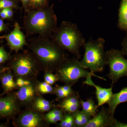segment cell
Wrapping results in <instances>:
<instances>
[{
    "label": "cell",
    "mask_w": 127,
    "mask_h": 127,
    "mask_svg": "<svg viewBox=\"0 0 127 127\" xmlns=\"http://www.w3.org/2000/svg\"><path fill=\"white\" fill-rule=\"evenodd\" d=\"M28 48L34 55L41 70L53 73L68 58L65 51L50 37L39 36L30 39Z\"/></svg>",
    "instance_id": "obj_1"
},
{
    "label": "cell",
    "mask_w": 127,
    "mask_h": 127,
    "mask_svg": "<svg viewBox=\"0 0 127 127\" xmlns=\"http://www.w3.org/2000/svg\"><path fill=\"white\" fill-rule=\"evenodd\" d=\"M57 25V18L52 7L26 11L24 26L28 35L51 38Z\"/></svg>",
    "instance_id": "obj_2"
},
{
    "label": "cell",
    "mask_w": 127,
    "mask_h": 127,
    "mask_svg": "<svg viewBox=\"0 0 127 127\" xmlns=\"http://www.w3.org/2000/svg\"><path fill=\"white\" fill-rule=\"evenodd\" d=\"M51 39L65 51L81 59L80 48L85 42L77 26L70 21L63 22L53 32Z\"/></svg>",
    "instance_id": "obj_3"
},
{
    "label": "cell",
    "mask_w": 127,
    "mask_h": 127,
    "mask_svg": "<svg viewBox=\"0 0 127 127\" xmlns=\"http://www.w3.org/2000/svg\"><path fill=\"white\" fill-rule=\"evenodd\" d=\"M9 67L16 79L18 78L35 81L41 70L36 59L30 50L16 53L11 58Z\"/></svg>",
    "instance_id": "obj_4"
},
{
    "label": "cell",
    "mask_w": 127,
    "mask_h": 127,
    "mask_svg": "<svg viewBox=\"0 0 127 127\" xmlns=\"http://www.w3.org/2000/svg\"><path fill=\"white\" fill-rule=\"evenodd\" d=\"M105 43V40L101 37L95 40L90 38L87 42L84 43V56L79 61L83 68L89 69L94 73L102 71L106 65Z\"/></svg>",
    "instance_id": "obj_5"
},
{
    "label": "cell",
    "mask_w": 127,
    "mask_h": 127,
    "mask_svg": "<svg viewBox=\"0 0 127 127\" xmlns=\"http://www.w3.org/2000/svg\"><path fill=\"white\" fill-rule=\"evenodd\" d=\"M59 81L72 86L80 78L94 76L106 81L104 78L87 70L80 65L79 59L76 57L67 58L59 66L55 71Z\"/></svg>",
    "instance_id": "obj_6"
},
{
    "label": "cell",
    "mask_w": 127,
    "mask_h": 127,
    "mask_svg": "<svg viewBox=\"0 0 127 127\" xmlns=\"http://www.w3.org/2000/svg\"><path fill=\"white\" fill-rule=\"evenodd\" d=\"M123 55L122 51L116 49L106 52V65L109 68L107 76L111 79L112 86L121 78L127 77V59Z\"/></svg>",
    "instance_id": "obj_7"
},
{
    "label": "cell",
    "mask_w": 127,
    "mask_h": 127,
    "mask_svg": "<svg viewBox=\"0 0 127 127\" xmlns=\"http://www.w3.org/2000/svg\"><path fill=\"white\" fill-rule=\"evenodd\" d=\"M14 126L18 127H42L47 123L42 113L30 108L20 112L13 122Z\"/></svg>",
    "instance_id": "obj_8"
},
{
    "label": "cell",
    "mask_w": 127,
    "mask_h": 127,
    "mask_svg": "<svg viewBox=\"0 0 127 127\" xmlns=\"http://www.w3.org/2000/svg\"><path fill=\"white\" fill-rule=\"evenodd\" d=\"M21 106L15 93H9L0 97V117L6 119L14 118L20 113Z\"/></svg>",
    "instance_id": "obj_9"
},
{
    "label": "cell",
    "mask_w": 127,
    "mask_h": 127,
    "mask_svg": "<svg viewBox=\"0 0 127 127\" xmlns=\"http://www.w3.org/2000/svg\"><path fill=\"white\" fill-rule=\"evenodd\" d=\"M1 38L5 39L11 50L16 52L23 50L25 46L27 45L26 36L17 22L15 23L14 29L10 33Z\"/></svg>",
    "instance_id": "obj_10"
},
{
    "label": "cell",
    "mask_w": 127,
    "mask_h": 127,
    "mask_svg": "<svg viewBox=\"0 0 127 127\" xmlns=\"http://www.w3.org/2000/svg\"><path fill=\"white\" fill-rule=\"evenodd\" d=\"M36 81L32 82L28 86L18 88V91L14 93L21 106L30 108L36 96L39 95L36 88Z\"/></svg>",
    "instance_id": "obj_11"
},
{
    "label": "cell",
    "mask_w": 127,
    "mask_h": 127,
    "mask_svg": "<svg viewBox=\"0 0 127 127\" xmlns=\"http://www.w3.org/2000/svg\"><path fill=\"white\" fill-rule=\"evenodd\" d=\"M93 117L84 127H112L116 119L111 115L108 108L103 106Z\"/></svg>",
    "instance_id": "obj_12"
},
{
    "label": "cell",
    "mask_w": 127,
    "mask_h": 127,
    "mask_svg": "<svg viewBox=\"0 0 127 127\" xmlns=\"http://www.w3.org/2000/svg\"><path fill=\"white\" fill-rule=\"evenodd\" d=\"M91 77H89L86 78V80L83 82V83L95 88L96 90L95 94L97 99V106L99 107L109 102L113 94L112 86H111L109 88H103L95 84L93 81Z\"/></svg>",
    "instance_id": "obj_13"
},
{
    "label": "cell",
    "mask_w": 127,
    "mask_h": 127,
    "mask_svg": "<svg viewBox=\"0 0 127 127\" xmlns=\"http://www.w3.org/2000/svg\"><path fill=\"white\" fill-rule=\"evenodd\" d=\"M14 77L11 70L9 67H5L0 76V80L3 89V93L1 96L9 93L14 89H18Z\"/></svg>",
    "instance_id": "obj_14"
},
{
    "label": "cell",
    "mask_w": 127,
    "mask_h": 127,
    "mask_svg": "<svg viewBox=\"0 0 127 127\" xmlns=\"http://www.w3.org/2000/svg\"><path fill=\"white\" fill-rule=\"evenodd\" d=\"M127 102V87L122 89L118 93L113 94L108 104L111 115L114 116L115 111L119 104Z\"/></svg>",
    "instance_id": "obj_15"
},
{
    "label": "cell",
    "mask_w": 127,
    "mask_h": 127,
    "mask_svg": "<svg viewBox=\"0 0 127 127\" xmlns=\"http://www.w3.org/2000/svg\"><path fill=\"white\" fill-rule=\"evenodd\" d=\"M81 104L83 112L93 117L98 112V107L92 98H88L86 101H83L81 99Z\"/></svg>",
    "instance_id": "obj_16"
},
{
    "label": "cell",
    "mask_w": 127,
    "mask_h": 127,
    "mask_svg": "<svg viewBox=\"0 0 127 127\" xmlns=\"http://www.w3.org/2000/svg\"><path fill=\"white\" fill-rule=\"evenodd\" d=\"M118 25L122 30H127V0H122L119 14Z\"/></svg>",
    "instance_id": "obj_17"
},
{
    "label": "cell",
    "mask_w": 127,
    "mask_h": 127,
    "mask_svg": "<svg viewBox=\"0 0 127 127\" xmlns=\"http://www.w3.org/2000/svg\"><path fill=\"white\" fill-rule=\"evenodd\" d=\"M81 102V98L79 97V94L75 92V93L72 94L63 100L60 101L59 104L57 105L59 108L68 106L71 104H77Z\"/></svg>",
    "instance_id": "obj_18"
},
{
    "label": "cell",
    "mask_w": 127,
    "mask_h": 127,
    "mask_svg": "<svg viewBox=\"0 0 127 127\" xmlns=\"http://www.w3.org/2000/svg\"><path fill=\"white\" fill-rule=\"evenodd\" d=\"M35 86L37 92L39 95L47 94H53L54 87L46 82H40L36 81H35Z\"/></svg>",
    "instance_id": "obj_19"
},
{
    "label": "cell",
    "mask_w": 127,
    "mask_h": 127,
    "mask_svg": "<svg viewBox=\"0 0 127 127\" xmlns=\"http://www.w3.org/2000/svg\"><path fill=\"white\" fill-rule=\"evenodd\" d=\"M48 6L47 0H30L27 10H36Z\"/></svg>",
    "instance_id": "obj_20"
},
{
    "label": "cell",
    "mask_w": 127,
    "mask_h": 127,
    "mask_svg": "<svg viewBox=\"0 0 127 127\" xmlns=\"http://www.w3.org/2000/svg\"><path fill=\"white\" fill-rule=\"evenodd\" d=\"M53 94L56 96V100L57 101H61L68 96L62 88L61 86L58 85H56V86L54 87Z\"/></svg>",
    "instance_id": "obj_21"
},
{
    "label": "cell",
    "mask_w": 127,
    "mask_h": 127,
    "mask_svg": "<svg viewBox=\"0 0 127 127\" xmlns=\"http://www.w3.org/2000/svg\"><path fill=\"white\" fill-rule=\"evenodd\" d=\"M81 107V102L77 104H71L62 108L61 109L64 113L73 114L79 111Z\"/></svg>",
    "instance_id": "obj_22"
},
{
    "label": "cell",
    "mask_w": 127,
    "mask_h": 127,
    "mask_svg": "<svg viewBox=\"0 0 127 127\" xmlns=\"http://www.w3.org/2000/svg\"><path fill=\"white\" fill-rule=\"evenodd\" d=\"M11 58L9 53L5 50L4 47L0 43V65L9 61Z\"/></svg>",
    "instance_id": "obj_23"
},
{
    "label": "cell",
    "mask_w": 127,
    "mask_h": 127,
    "mask_svg": "<svg viewBox=\"0 0 127 127\" xmlns=\"http://www.w3.org/2000/svg\"><path fill=\"white\" fill-rule=\"evenodd\" d=\"M45 82L53 86L56 82L59 81L56 75L53 74L52 73L46 72L44 75Z\"/></svg>",
    "instance_id": "obj_24"
},
{
    "label": "cell",
    "mask_w": 127,
    "mask_h": 127,
    "mask_svg": "<svg viewBox=\"0 0 127 127\" xmlns=\"http://www.w3.org/2000/svg\"><path fill=\"white\" fill-rule=\"evenodd\" d=\"M81 122L82 127H84L92 118V116L82 111H78Z\"/></svg>",
    "instance_id": "obj_25"
},
{
    "label": "cell",
    "mask_w": 127,
    "mask_h": 127,
    "mask_svg": "<svg viewBox=\"0 0 127 127\" xmlns=\"http://www.w3.org/2000/svg\"><path fill=\"white\" fill-rule=\"evenodd\" d=\"M15 3L12 0H0V11L2 9L16 7Z\"/></svg>",
    "instance_id": "obj_26"
},
{
    "label": "cell",
    "mask_w": 127,
    "mask_h": 127,
    "mask_svg": "<svg viewBox=\"0 0 127 127\" xmlns=\"http://www.w3.org/2000/svg\"><path fill=\"white\" fill-rule=\"evenodd\" d=\"M64 114H61V115H56V116L45 118V119L46 122L48 124H56L58 122L61 121L62 119L63 118Z\"/></svg>",
    "instance_id": "obj_27"
},
{
    "label": "cell",
    "mask_w": 127,
    "mask_h": 127,
    "mask_svg": "<svg viewBox=\"0 0 127 127\" xmlns=\"http://www.w3.org/2000/svg\"><path fill=\"white\" fill-rule=\"evenodd\" d=\"M15 81L17 88L22 87L24 86H28L32 83V82H33L23 79L21 78H17Z\"/></svg>",
    "instance_id": "obj_28"
},
{
    "label": "cell",
    "mask_w": 127,
    "mask_h": 127,
    "mask_svg": "<svg viewBox=\"0 0 127 127\" xmlns=\"http://www.w3.org/2000/svg\"><path fill=\"white\" fill-rule=\"evenodd\" d=\"M79 111L72 114L75 127H82L81 122L78 112Z\"/></svg>",
    "instance_id": "obj_29"
},
{
    "label": "cell",
    "mask_w": 127,
    "mask_h": 127,
    "mask_svg": "<svg viewBox=\"0 0 127 127\" xmlns=\"http://www.w3.org/2000/svg\"><path fill=\"white\" fill-rule=\"evenodd\" d=\"M72 87V86L68 84H65L64 86H61L62 88L68 96L75 93V91L73 90Z\"/></svg>",
    "instance_id": "obj_30"
},
{
    "label": "cell",
    "mask_w": 127,
    "mask_h": 127,
    "mask_svg": "<svg viewBox=\"0 0 127 127\" xmlns=\"http://www.w3.org/2000/svg\"><path fill=\"white\" fill-rule=\"evenodd\" d=\"M112 127H127V123L121 122L116 119Z\"/></svg>",
    "instance_id": "obj_31"
},
{
    "label": "cell",
    "mask_w": 127,
    "mask_h": 127,
    "mask_svg": "<svg viewBox=\"0 0 127 127\" xmlns=\"http://www.w3.org/2000/svg\"><path fill=\"white\" fill-rule=\"evenodd\" d=\"M123 49L122 52L123 55L127 56V38L124 39L122 43Z\"/></svg>",
    "instance_id": "obj_32"
},
{
    "label": "cell",
    "mask_w": 127,
    "mask_h": 127,
    "mask_svg": "<svg viewBox=\"0 0 127 127\" xmlns=\"http://www.w3.org/2000/svg\"><path fill=\"white\" fill-rule=\"evenodd\" d=\"M13 8L12 7H9L6 9L7 18H11L12 17L13 15Z\"/></svg>",
    "instance_id": "obj_33"
},
{
    "label": "cell",
    "mask_w": 127,
    "mask_h": 127,
    "mask_svg": "<svg viewBox=\"0 0 127 127\" xmlns=\"http://www.w3.org/2000/svg\"><path fill=\"white\" fill-rule=\"evenodd\" d=\"M6 9H2L0 11V17L2 19H6V18H7L6 11Z\"/></svg>",
    "instance_id": "obj_34"
},
{
    "label": "cell",
    "mask_w": 127,
    "mask_h": 127,
    "mask_svg": "<svg viewBox=\"0 0 127 127\" xmlns=\"http://www.w3.org/2000/svg\"><path fill=\"white\" fill-rule=\"evenodd\" d=\"M5 28V26L4 22L2 19L0 18V32L4 31Z\"/></svg>",
    "instance_id": "obj_35"
},
{
    "label": "cell",
    "mask_w": 127,
    "mask_h": 127,
    "mask_svg": "<svg viewBox=\"0 0 127 127\" xmlns=\"http://www.w3.org/2000/svg\"><path fill=\"white\" fill-rule=\"evenodd\" d=\"M29 1L30 0H22L21 1L23 4V6L25 7V10L27 9Z\"/></svg>",
    "instance_id": "obj_36"
},
{
    "label": "cell",
    "mask_w": 127,
    "mask_h": 127,
    "mask_svg": "<svg viewBox=\"0 0 127 127\" xmlns=\"http://www.w3.org/2000/svg\"><path fill=\"white\" fill-rule=\"evenodd\" d=\"M5 67H0V76Z\"/></svg>",
    "instance_id": "obj_37"
},
{
    "label": "cell",
    "mask_w": 127,
    "mask_h": 127,
    "mask_svg": "<svg viewBox=\"0 0 127 127\" xmlns=\"http://www.w3.org/2000/svg\"><path fill=\"white\" fill-rule=\"evenodd\" d=\"M8 125L6 124H4L3 123L0 124V127H7Z\"/></svg>",
    "instance_id": "obj_38"
},
{
    "label": "cell",
    "mask_w": 127,
    "mask_h": 127,
    "mask_svg": "<svg viewBox=\"0 0 127 127\" xmlns=\"http://www.w3.org/2000/svg\"><path fill=\"white\" fill-rule=\"evenodd\" d=\"M20 0L21 1H22V0Z\"/></svg>",
    "instance_id": "obj_39"
}]
</instances>
